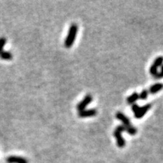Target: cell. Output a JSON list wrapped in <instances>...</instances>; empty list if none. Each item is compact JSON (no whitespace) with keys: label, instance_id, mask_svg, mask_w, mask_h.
<instances>
[{"label":"cell","instance_id":"obj_1","mask_svg":"<svg viewBox=\"0 0 163 163\" xmlns=\"http://www.w3.org/2000/svg\"><path fill=\"white\" fill-rule=\"evenodd\" d=\"M78 32V26L76 24H72L69 27L68 34L64 41V46L66 48H69L74 44Z\"/></svg>","mask_w":163,"mask_h":163},{"label":"cell","instance_id":"obj_2","mask_svg":"<svg viewBox=\"0 0 163 163\" xmlns=\"http://www.w3.org/2000/svg\"><path fill=\"white\" fill-rule=\"evenodd\" d=\"M126 129V127L123 125H119V126L116 127V128L115 129L114 133H113V135L116 138V143H117V146L119 148H123L125 146V141L124 140L123 137L122 135V133L123 131H125Z\"/></svg>","mask_w":163,"mask_h":163},{"label":"cell","instance_id":"obj_3","mask_svg":"<svg viewBox=\"0 0 163 163\" xmlns=\"http://www.w3.org/2000/svg\"><path fill=\"white\" fill-rule=\"evenodd\" d=\"M163 64V57L162 56H159V57H156L151 65L150 68H149V73L154 76L155 74L158 72V69L159 66H161Z\"/></svg>","mask_w":163,"mask_h":163},{"label":"cell","instance_id":"obj_4","mask_svg":"<svg viewBox=\"0 0 163 163\" xmlns=\"http://www.w3.org/2000/svg\"><path fill=\"white\" fill-rule=\"evenodd\" d=\"M92 100H93V97H92L91 95V94L86 95V96L78 104V105H77L76 107L77 110H78V112L84 110L87 107V106L91 102Z\"/></svg>","mask_w":163,"mask_h":163},{"label":"cell","instance_id":"obj_5","mask_svg":"<svg viewBox=\"0 0 163 163\" xmlns=\"http://www.w3.org/2000/svg\"><path fill=\"white\" fill-rule=\"evenodd\" d=\"M6 161L7 163H29L26 158L17 155H10L6 158Z\"/></svg>","mask_w":163,"mask_h":163},{"label":"cell","instance_id":"obj_6","mask_svg":"<svg viewBox=\"0 0 163 163\" xmlns=\"http://www.w3.org/2000/svg\"><path fill=\"white\" fill-rule=\"evenodd\" d=\"M97 110L95 109H90V110H84L82 111L78 112V116L80 118H88L94 116L97 114Z\"/></svg>","mask_w":163,"mask_h":163},{"label":"cell","instance_id":"obj_7","mask_svg":"<svg viewBox=\"0 0 163 163\" xmlns=\"http://www.w3.org/2000/svg\"><path fill=\"white\" fill-rule=\"evenodd\" d=\"M150 108L151 104H146V105L140 107L138 111L136 113H134V116H135V118H137V119H141V118L149 111V110Z\"/></svg>","mask_w":163,"mask_h":163},{"label":"cell","instance_id":"obj_8","mask_svg":"<svg viewBox=\"0 0 163 163\" xmlns=\"http://www.w3.org/2000/svg\"><path fill=\"white\" fill-rule=\"evenodd\" d=\"M116 117L119 119V121L122 122L123 125H125V127H128L129 125H131V122H130L129 118L127 117L123 113H121V112H118L116 114Z\"/></svg>","mask_w":163,"mask_h":163},{"label":"cell","instance_id":"obj_9","mask_svg":"<svg viewBox=\"0 0 163 163\" xmlns=\"http://www.w3.org/2000/svg\"><path fill=\"white\" fill-rule=\"evenodd\" d=\"M163 88V84L162 83H155L153 85L151 86L149 88V93L154 94H156L157 92H158L159 91H161Z\"/></svg>","mask_w":163,"mask_h":163},{"label":"cell","instance_id":"obj_10","mask_svg":"<svg viewBox=\"0 0 163 163\" xmlns=\"http://www.w3.org/2000/svg\"><path fill=\"white\" fill-rule=\"evenodd\" d=\"M138 99L139 94L137 93V92H134V93L131 94L129 97H128V98L126 99V101L128 104H134Z\"/></svg>","mask_w":163,"mask_h":163},{"label":"cell","instance_id":"obj_11","mask_svg":"<svg viewBox=\"0 0 163 163\" xmlns=\"http://www.w3.org/2000/svg\"><path fill=\"white\" fill-rule=\"evenodd\" d=\"M0 57H1L2 59H3V60H9L13 58V55H12L11 53L9 52V51H2V52H0Z\"/></svg>","mask_w":163,"mask_h":163},{"label":"cell","instance_id":"obj_12","mask_svg":"<svg viewBox=\"0 0 163 163\" xmlns=\"http://www.w3.org/2000/svg\"><path fill=\"white\" fill-rule=\"evenodd\" d=\"M125 131H126L128 134H131V135H135V134H137V129H136V128H134V127L132 126L131 125H129V126L126 127Z\"/></svg>","mask_w":163,"mask_h":163},{"label":"cell","instance_id":"obj_13","mask_svg":"<svg viewBox=\"0 0 163 163\" xmlns=\"http://www.w3.org/2000/svg\"><path fill=\"white\" fill-rule=\"evenodd\" d=\"M148 94H149V91L146 89H143L140 94H139V99L140 100H146L148 97Z\"/></svg>","mask_w":163,"mask_h":163},{"label":"cell","instance_id":"obj_14","mask_svg":"<svg viewBox=\"0 0 163 163\" xmlns=\"http://www.w3.org/2000/svg\"><path fill=\"white\" fill-rule=\"evenodd\" d=\"M7 42V39L5 37H1L0 38V52L3 51V48H4L5 45L6 44Z\"/></svg>","mask_w":163,"mask_h":163},{"label":"cell","instance_id":"obj_15","mask_svg":"<svg viewBox=\"0 0 163 163\" xmlns=\"http://www.w3.org/2000/svg\"><path fill=\"white\" fill-rule=\"evenodd\" d=\"M154 78H156V79H160V78H163V64L161 65V70L160 72H158L155 75H154Z\"/></svg>","mask_w":163,"mask_h":163},{"label":"cell","instance_id":"obj_16","mask_svg":"<svg viewBox=\"0 0 163 163\" xmlns=\"http://www.w3.org/2000/svg\"><path fill=\"white\" fill-rule=\"evenodd\" d=\"M140 107H139V106L137 105V104H132V107H131V110H132V111L134 112V113H136L139 110Z\"/></svg>","mask_w":163,"mask_h":163}]
</instances>
